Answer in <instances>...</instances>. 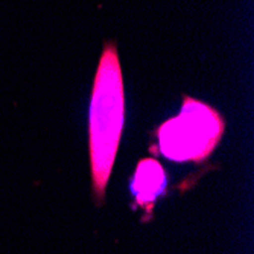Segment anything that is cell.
<instances>
[{
	"mask_svg": "<svg viewBox=\"0 0 254 254\" xmlns=\"http://www.w3.org/2000/svg\"><path fill=\"white\" fill-rule=\"evenodd\" d=\"M125 124V84L119 51L114 41L102 48L93 78L88 111V152L91 183L98 204L113 172Z\"/></svg>",
	"mask_w": 254,
	"mask_h": 254,
	"instance_id": "6da1fadb",
	"label": "cell"
},
{
	"mask_svg": "<svg viewBox=\"0 0 254 254\" xmlns=\"http://www.w3.org/2000/svg\"><path fill=\"white\" fill-rule=\"evenodd\" d=\"M225 129L222 114L199 99L183 96L181 110L154 131L160 154L168 160L202 163L219 145Z\"/></svg>",
	"mask_w": 254,
	"mask_h": 254,
	"instance_id": "7a4b0ae2",
	"label": "cell"
},
{
	"mask_svg": "<svg viewBox=\"0 0 254 254\" xmlns=\"http://www.w3.org/2000/svg\"><path fill=\"white\" fill-rule=\"evenodd\" d=\"M131 190L137 205L145 207L146 213L152 212L155 199L166 190L165 169L155 158H143L135 168Z\"/></svg>",
	"mask_w": 254,
	"mask_h": 254,
	"instance_id": "3957f363",
	"label": "cell"
}]
</instances>
